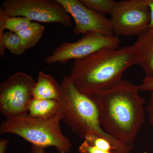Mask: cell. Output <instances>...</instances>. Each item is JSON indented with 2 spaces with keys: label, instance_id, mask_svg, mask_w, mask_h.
Wrapping results in <instances>:
<instances>
[{
  "label": "cell",
  "instance_id": "1",
  "mask_svg": "<svg viewBox=\"0 0 153 153\" xmlns=\"http://www.w3.org/2000/svg\"><path fill=\"white\" fill-rule=\"evenodd\" d=\"M139 85L123 80L116 86L91 94L99 110L105 131L131 150L145 121L144 98Z\"/></svg>",
  "mask_w": 153,
  "mask_h": 153
},
{
  "label": "cell",
  "instance_id": "2",
  "mask_svg": "<svg viewBox=\"0 0 153 153\" xmlns=\"http://www.w3.org/2000/svg\"><path fill=\"white\" fill-rule=\"evenodd\" d=\"M134 65L131 46L102 49L74 60L69 76L80 92L96 94L119 84L124 72Z\"/></svg>",
  "mask_w": 153,
  "mask_h": 153
},
{
  "label": "cell",
  "instance_id": "3",
  "mask_svg": "<svg viewBox=\"0 0 153 153\" xmlns=\"http://www.w3.org/2000/svg\"><path fill=\"white\" fill-rule=\"evenodd\" d=\"M60 86V96L58 101L62 120L73 132L81 139L92 133L115 143L124 145L106 133L102 128L99 110L92 95L80 92L69 76L63 77Z\"/></svg>",
  "mask_w": 153,
  "mask_h": 153
},
{
  "label": "cell",
  "instance_id": "4",
  "mask_svg": "<svg viewBox=\"0 0 153 153\" xmlns=\"http://www.w3.org/2000/svg\"><path fill=\"white\" fill-rule=\"evenodd\" d=\"M61 112L48 119L35 118L28 115L7 118L0 126L1 134H15L41 148L53 147L59 153H68L72 145L61 131Z\"/></svg>",
  "mask_w": 153,
  "mask_h": 153
},
{
  "label": "cell",
  "instance_id": "5",
  "mask_svg": "<svg viewBox=\"0 0 153 153\" xmlns=\"http://www.w3.org/2000/svg\"><path fill=\"white\" fill-rule=\"evenodd\" d=\"M9 16L24 17L30 21L71 26V16L57 0H5L1 6Z\"/></svg>",
  "mask_w": 153,
  "mask_h": 153
},
{
  "label": "cell",
  "instance_id": "6",
  "mask_svg": "<svg viewBox=\"0 0 153 153\" xmlns=\"http://www.w3.org/2000/svg\"><path fill=\"white\" fill-rule=\"evenodd\" d=\"M35 80L29 74L18 71L0 85V111L7 118L28 114L34 98Z\"/></svg>",
  "mask_w": 153,
  "mask_h": 153
},
{
  "label": "cell",
  "instance_id": "7",
  "mask_svg": "<svg viewBox=\"0 0 153 153\" xmlns=\"http://www.w3.org/2000/svg\"><path fill=\"white\" fill-rule=\"evenodd\" d=\"M110 14L114 36H138L149 29L150 11L144 0L116 2Z\"/></svg>",
  "mask_w": 153,
  "mask_h": 153
},
{
  "label": "cell",
  "instance_id": "8",
  "mask_svg": "<svg viewBox=\"0 0 153 153\" xmlns=\"http://www.w3.org/2000/svg\"><path fill=\"white\" fill-rule=\"evenodd\" d=\"M120 40L118 37H108L99 33H89L75 42H63L45 58L47 64H64L69 60H77L87 57L102 49H117Z\"/></svg>",
  "mask_w": 153,
  "mask_h": 153
},
{
  "label": "cell",
  "instance_id": "9",
  "mask_svg": "<svg viewBox=\"0 0 153 153\" xmlns=\"http://www.w3.org/2000/svg\"><path fill=\"white\" fill-rule=\"evenodd\" d=\"M74 19L76 35H84L89 33H99L103 36H114L109 19L88 8L79 0H57Z\"/></svg>",
  "mask_w": 153,
  "mask_h": 153
},
{
  "label": "cell",
  "instance_id": "10",
  "mask_svg": "<svg viewBox=\"0 0 153 153\" xmlns=\"http://www.w3.org/2000/svg\"><path fill=\"white\" fill-rule=\"evenodd\" d=\"M131 47L134 65L142 68L145 77L153 76V28L140 34Z\"/></svg>",
  "mask_w": 153,
  "mask_h": 153
},
{
  "label": "cell",
  "instance_id": "11",
  "mask_svg": "<svg viewBox=\"0 0 153 153\" xmlns=\"http://www.w3.org/2000/svg\"><path fill=\"white\" fill-rule=\"evenodd\" d=\"M131 150L96 134H88L79 146V153H130Z\"/></svg>",
  "mask_w": 153,
  "mask_h": 153
},
{
  "label": "cell",
  "instance_id": "12",
  "mask_svg": "<svg viewBox=\"0 0 153 153\" xmlns=\"http://www.w3.org/2000/svg\"><path fill=\"white\" fill-rule=\"evenodd\" d=\"M34 98L59 100L60 84L50 74L40 71L33 90Z\"/></svg>",
  "mask_w": 153,
  "mask_h": 153
},
{
  "label": "cell",
  "instance_id": "13",
  "mask_svg": "<svg viewBox=\"0 0 153 153\" xmlns=\"http://www.w3.org/2000/svg\"><path fill=\"white\" fill-rule=\"evenodd\" d=\"M61 112L58 100L34 98L30 102L28 115L35 118L48 119Z\"/></svg>",
  "mask_w": 153,
  "mask_h": 153
},
{
  "label": "cell",
  "instance_id": "14",
  "mask_svg": "<svg viewBox=\"0 0 153 153\" xmlns=\"http://www.w3.org/2000/svg\"><path fill=\"white\" fill-rule=\"evenodd\" d=\"M45 28L40 23L32 22L27 28L17 33L25 50L31 49L38 44L44 35Z\"/></svg>",
  "mask_w": 153,
  "mask_h": 153
},
{
  "label": "cell",
  "instance_id": "15",
  "mask_svg": "<svg viewBox=\"0 0 153 153\" xmlns=\"http://www.w3.org/2000/svg\"><path fill=\"white\" fill-rule=\"evenodd\" d=\"M6 49L14 55H21L24 54L25 49L21 42V39L17 33L6 32L3 36L2 41L0 43V56L5 55Z\"/></svg>",
  "mask_w": 153,
  "mask_h": 153
},
{
  "label": "cell",
  "instance_id": "16",
  "mask_svg": "<svg viewBox=\"0 0 153 153\" xmlns=\"http://www.w3.org/2000/svg\"><path fill=\"white\" fill-rule=\"evenodd\" d=\"M88 8L103 15L110 14L116 2L112 0H80Z\"/></svg>",
  "mask_w": 153,
  "mask_h": 153
},
{
  "label": "cell",
  "instance_id": "17",
  "mask_svg": "<svg viewBox=\"0 0 153 153\" xmlns=\"http://www.w3.org/2000/svg\"><path fill=\"white\" fill-rule=\"evenodd\" d=\"M32 22L27 18L21 16H9L7 15L5 21V29L18 33L27 28Z\"/></svg>",
  "mask_w": 153,
  "mask_h": 153
},
{
  "label": "cell",
  "instance_id": "18",
  "mask_svg": "<svg viewBox=\"0 0 153 153\" xmlns=\"http://www.w3.org/2000/svg\"><path fill=\"white\" fill-rule=\"evenodd\" d=\"M146 111L147 114L149 122L153 131V91L151 92L149 101L146 107Z\"/></svg>",
  "mask_w": 153,
  "mask_h": 153
},
{
  "label": "cell",
  "instance_id": "19",
  "mask_svg": "<svg viewBox=\"0 0 153 153\" xmlns=\"http://www.w3.org/2000/svg\"><path fill=\"white\" fill-rule=\"evenodd\" d=\"M139 87L140 91H153V76L145 77L142 83L139 85Z\"/></svg>",
  "mask_w": 153,
  "mask_h": 153
},
{
  "label": "cell",
  "instance_id": "20",
  "mask_svg": "<svg viewBox=\"0 0 153 153\" xmlns=\"http://www.w3.org/2000/svg\"><path fill=\"white\" fill-rule=\"evenodd\" d=\"M150 11V22L149 28H153V0H144Z\"/></svg>",
  "mask_w": 153,
  "mask_h": 153
},
{
  "label": "cell",
  "instance_id": "21",
  "mask_svg": "<svg viewBox=\"0 0 153 153\" xmlns=\"http://www.w3.org/2000/svg\"><path fill=\"white\" fill-rule=\"evenodd\" d=\"M10 143V140L7 139L0 140V153H6L7 145Z\"/></svg>",
  "mask_w": 153,
  "mask_h": 153
},
{
  "label": "cell",
  "instance_id": "22",
  "mask_svg": "<svg viewBox=\"0 0 153 153\" xmlns=\"http://www.w3.org/2000/svg\"><path fill=\"white\" fill-rule=\"evenodd\" d=\"M31 153H46L44 148L32 146L31 148Z\"/></svg>",
  "mask_w": 153,
  "mask_h": 153
}]
</instances>
